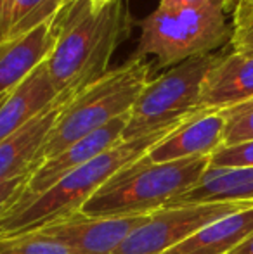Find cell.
Segmentation results:
<instances>
[{
  "label": "cell",
  "mask_w": 253,
  "mask_h": 254,
  "mask_svg": "<svg viewBox=\"0 0 253 254\" xmlns=\"http://www.w3.org/2000/svg\"><path fill=\"white\" fill-rule=\"evenodd\" d=\"M196 114V113H194ZM191 118V116H189ZM187 120V118H186ZM186 120H180L169 127L148 133L144 137L122 140L115 147L108 149L88 163L68 173L54 187L40 194L37 199L30 201L19 211L5 216L0 221V239L16 237L37 232L58 220L70 216L82 209L85 202L122 168L134 163L135 159L148 154L162 138L172 133L179 125Z\"/></svg>",
  "instance_id": "2"
},
{
  "label": "cell",
  "mask_w": 253,
  "mask_h": 254,
  "mask_svg": "<svg viewBox=\"0 0 253 254\" xmlns=\"http://www.w3.org/2000/svg\"><path fill=\"white\" fill-rule=\"evenodd\" d=\"M148 218L149 214L90 218L77 211L37 232L64 246L71 254H115L123 241Z\"/></svg>",
  "instance_id": "7"
},
{
  "label": "cell",
  "mask_w": 253,
  "mask_h": 254,
  "mask_svg": "<svg viewBox=\"0 0 253 254\" xmlns=\"http://www.w3.org/2000/svg\"><path fill=\"white\" fill-rule=\"evenodd\" d=\"M210 166H217V168L253 166V140L219 147L210 156Z\"/></svg>",
  "instance_id": "21"
},
{
  "label": "cell",
  "mask_w": 253,
  "mask_h": 254,
  "mask_svg": "<svg viewBox=\"0 0 253 254\" xmlns=\"http://www.w3.org/2000/svg\"><path fill=\"white\" fill-rule=\"evenodd\" d=\"M208 0H160V9H167V10H177V9H184V7H191V5H199V3H205Z\"/></svg>",
  "instance_id": "24"
},
{
  "label": "cell",
  "mask_w": 253,
  "mask_h": 254,
  "mask_svg": "<svg viewBox=\"0 0 253 254\" xmlns=\"http://www.w3.org/2000/svg\"><path fill=\"white\" fill-rule=\"evenodd\" d=\"M70 0H14L10 26L5 38H16L56 19L63 14Z\"/></svg>",
  "instance_id": "18"
},
{
  "label": "cell",
  "mask_w": 253,
  "mask_h": 254,
  "mask_svg": "<svg viewBox=\"0 0 253 254\" xmlns=\"http://www.w3.org/2000/svg\"><path fill=\"white\" fill-rule=\"evenodd\" d=\"M224 7L231 12L236 9H253V0H224Z\"/></svg>",
  "instance_id": "25"
},
{
  "label": "cell",
  "mask_w": 253,
  "mask_h": 254,
  "mask_svg": "<svg viewBox=\"0 0 253 254\" xmlns=\"http://www.w3.org/2000/svg\"><path fill=\"white\" fill-rule=\"evenodd\" d=\"M125 0L95 7L92 0L70 2L58 19V35L47 66L59 94L77 95L108 73L113 52L130 35Z\"/></svg>",
  "instance_id": "1"
},
{
  "label": "cell",
  "mask_w": 253,
  "mask_h": 254,
  "mask_svg": "<svg viewBox=\"0 0 253 254\" xmlns=\"http://www.w3.org/2000/svg\"><path fill=\"white\" fill-rule=\"evenodd\" d=\"M208 166L210 156L153 163L144 154L116 171L80 211L90 218L151 214L191 190Z\"/></svg>",
  "instance_id": "3"
},
{
  "label": "cell",
  "mask_w": 253,
  "mask_h": 254,
  "mask_svg": "<svg viewBox=\"0 0 253 254\" xmlns=\"http://www.w3.org/2000/svg\"><path fill=\"white\" fill-rule=\"evenodd\" d=\"M128 118L130 113L123 114V116L113 120L111 123L104 125L99 130L92 131L90 135L80 138L78 142L71 144L68 149H64L61 154H58L52 159H47L31 173L30 180L24 189L23 197L17 201L16 206L10 209L9 214L19 211L23 206H26L30 201L37 199L40 194L47 192L51 187H54L61 178L66 177L68 173H71L73 170L80 168L82 164L88 163L90 159H94L95 156L102 154L108 149L115 147L116 144L122 142V135L127 128ZM7 214V216H9Z\"/></svg>",
  "instance_id": "8"
},
{
  "label": "cell",
  "mask_w": 253,
  "mask_h": 254,
  "mask_svg": "<svg viewBox=\"0 0 253 254\" xmlns=\"http://www.w3.org/2000/svg\"><path fill=\"white\" fill-rule=\"evenodd\" d=\"M59 92L49 73L47 59L38 64L0 106V142L47 109Z\"/></svg>",
  "instance_id": "13"
},
{
  "label": "cell",
  "mask_w": 253,
  "mask_h": 254,
  "mask_svg": "<svg viewBox=\"0 0 253 254\" xmlns=\"http://www.w3.org/2000/svg\"><path fill=\"white\" fill-rule=\"evenodd\" d=\"M213 202H250L253 204V166L217 168L208 166L199 182L172 201L169 206Z\"/></svg>",
  "instance_id": "16"
},
{
  "label": "cell",
  "mask_w": 253,
  "mask_h": 254,
  "mask_svg": "<svg viewBox=\"0 0 253 254\" xmlns=\"http://www.w3.org/2000/svg\"><path fill=\"white\" fill-rule=\"evenodd\" d=\"M173 12L182 28L189 57L213 54V51L231 42L233 28L226 21L224 0H208Z\"/></svg>",
  "instance_id": "15"
},
{
  "label": "cell",
  "mask_w": 253,
  "mask_h": 254,
  "mask_svg": "<svg viewBox=\"0 0 253 254\" xmlns=\"http://www.w3.org/2000/svg\"><path fill=\"white\" fill-rule=\"evenodd\" d=\"M141 28L137 49L132 56L156 57V67H172L189 59L186 38L173 10L156 9L144 19L137 21Z\"/></svg>",
  "instance_id": "14"
},
{
  "label": "cell",
  "mask_w": 253,
  "mask_h": 254,
  "mask_svg": "<svg viewBox=\"0 0 253 254\" xmlns=\"http://www.w3.org/2000/svg\"><path fill=\"white\" fill-rule=\"evenodd\" d=\"M70 2H78V0H70Z\"/></svg>",
  "instance_id": "29"
},
{
  "label": "cell",
  "mask_w": 253,
  "mask_h": 254,
  "mask_svg": "<svg viewBox=\"0 0 253 254\" xmlns=\"http://www.w3.org/2000/svg\"><path fill=\"white\" fill-rule=\"evenodd\" d=\"M71 97L73 95L68 92L59 94V97L47 109H44L24 127L0 142V182L21 177L40 166L42 149L59 114L63 113L64 106Z\"/></svg>",
  "instance_id": "9"
},
{
  "label": "cell",
  "mask_w": 253,
  "mask_h": 254,
  "mask_svg": "<svg viewBox=\"0 0 253 254\" xmlns=\"http://www.w3.org/2000/svg\"><path fill=\"white\" fill-rule=\"evenodd\" d=\"M231 254H253V232Z\"/></svg>",
  "instance_id": "26"
},
{
  "label": "cell",
  "mask_w": 253,
  "mask_h": 254,
  "mask_svg": "<svg viewBox=\"0 0 253 254\" xmlns=\"http://www.w3.org/2000/svg\"><path fill=\"white\" fill-rule=\"evenodd\" d=\"M233 52L253 54V9L233 10Z\"/></svg>",
  "instance_id": "22"
},
{
  "label": "cell",
  "mask_w": 253,
  "mask_h": 254,
  "mask_svg": "<svg viewBox=\"0 0 253 254\" xmlns=\"http://www.w3.org/2000/svg\"><path fill=\"white\" fill-rule=\"evenodd\" d=\"M111 0H92V3H94L95 7H104L106 3H109Z\"/></svg>",
  "instance_id": "27"
},
{
  "label": "cell",
  "mask_w": 253,
  "mask_h": 254,
  "mask_svg": "<svg viewBox=\"0 0 253 254\" xmlns=\"http://www.w3.org/2000/svg\"><path fill=\"white\" fill-rule=\"evenodd\" d=\"M250 202H213L167 206L149 214L115 254H165L212 221L252 207Z\"/></svg>",
  "instance_id": "6"
},
{
  "label": "cell",
  "mask_w": 253,
  "mask_h": 254,
  "mask_svg": "<svg viewBox=\"0 0 253 254\" xmlns=\"http://www.w3.org/2000/svg\"><path fill=\"white\" fill-rule=\"evenodd\" d=\"M253 99V54L231 52L210 67L201 85L199 109L222 111Z\"/></svg>",
  "instance_id": "11"
},
{
  "label": "cell",
  "mask_w": 253,
  "mask_h": 254,
  "mask_svg": "<svg viewBox=\"0 0 253 254\" xmlns=\"http://www.w3.org/2000/svg\"><path fill=\"white\" fill-rule=\"evenodd\" d=\"M151 66L146 57L130 56L122 66L109 69L68 101L59 114L40 161L52 159L71 144L90 135L113 120L130 113L142 88L151 80Z\"/></svg>",
  "instance_id": "4"
},
{
  "label": "cell",
  "mask_w": 253,
  "mask_h": 254,
  "mask_svg": "<svg viewBox=\"0 0 253 254\" xmlns=\"http://www.w3.org/2000/svg\"><path fill=\"white\" fill-rule=\"evenodd\" d=\"M31 173L33 171L21 175V177L10 178V180L0 182V221L10 213V209L23 197L24 189H26V184L30 180Z\"/></svg>",
  "instance_id": "23"
},
{
  "label": "cell",
  "mask_w": 253,
  "mask_h": 254,
  "mask_svg": "<svg viewBox=\"0 0 253 254\" xmlns=\"http://www.w3.org/2000/svg\"><path fill=\"white\" fill-rule=\"evenodd\" d=\"M224 118V144L234 145L253 140V99L220 111Z\"/></svg>",
  "instance_id": "19"
},
{
  "label": "cell",
  "mask_w": 253,
  "mask_h": 254,
  "mask_svg": "<svg viewBox=\"0 0 253 254\" xmlns=\"http://www.w3.org/2000/svg\"><path fill=\"white\" fill-rule=\"evenodd\" d=\"M7 95H9V94H7ZM7 95H3V97H0V106H2V102H3V101H5Z\"/></svg>",
  "instance_id": "28"
},
{
  "label": "cell",
  "mask_w": 253,
  "mask_h": 254,
  "mask_svg": "<svg viewBox=\"0 0 253 254\" xmlns=\"http://www.w3.org/2000/svg\"><path fill=\"white\" fill-rule=\"evenodd\" d=\"M224 144V118L220 111H198L148 152L153 163L212 156Z\"/></svg>",
  "instance_id": "10"
},
{
  "label": "cell",
  "mask_w": 253,
  "mask_h": 254,
  "mask_svg": "<svg viewBox=\"0 0 253 254\" xmlns=\"http://www.w3.org/2000/svg\"><path fill=\"white\" fill-rule=\"evenodd\" d=\"M219 59L220 54L189 57L149 80L130 109L122 140L144 137L203 111L199 109L203 80Z\"/></svg>",
  "instance_id": "5"
},
{
  "label": "cell",
  "mask_w": 253,
  "mask_h": 254,
  "mask_svg": "<svg viewBox=\"0 0 253 254\" xmlns=\"http://www.w3.org/2000/svg\"><path fill=\"white\" fill-rule=\"evenodd\" d=\"M58 19L56 17L21 37L0 40V97L10 94L51 56L58 35Z\"/></svg>",
  "instance_id": "12"
},
{
  "label": "cell",
  "mask_w": 253,
  "mask_h": 254,
  "mask_svg": "<svg viewBox=\"0 0 253 254\" xmlns=\"http://www.w3.org/2000/svg\"><path fill=\"white\" fill-rule=\"evenodd\" d=\"M0 254H71L64 246L38 232L0 239Z\"/></svg>",
  "instance_id": "20"
},
{
  "label": "cell",
  "mask_w": 253,
  "mask_h": 254,
  "mask_svg": "<svg viewBox=\"0 0 253 254\" xmlns=\"http://www.w3.org/2000/svg\"><path fill=\"white\" fill-rule=\"evenodd\" d=\"M253 232V206L199 228L165 254H231Z\"/></svg>",
  "instance_id": "17"
}]
</instances>
